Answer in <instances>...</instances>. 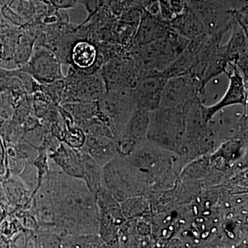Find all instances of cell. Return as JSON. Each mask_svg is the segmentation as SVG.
<instances>
[{"mask_svg": "<svg viewBox=\"0 0 248 248\" xmlns=\"http://www.w3.org/2000/svg\"><path fill=\"white\" fill-rule=\"evenodd\" d=\"M171 29L168 21L165 20L161 15L151 14L143 9L132 46L146 45L166 38Z\"/></svg>", "mask_w": 248, "mask_h": 248, "instance_id": "cell-9", "label": "cell"}, {"mask_svg": "<svg viewBox=\"0 0 248 248\" xmlns=\"http://www.w3.org/2000/svg\"><path fill=\"white\" fill-rule=\"evenodd\" d=\"M55 221L71 234L99 233L97 196L84 179L54 173L50 178Z\"/></svg>", "mask_w": 248, "mask_h": 248, "instance_id": "cell-1", "label": "cell"}, {"mask_svg": "<svg viewBox=\"0 0 248 248\" xmlns=\"http://www.w3.org/2000/svg\"><path fill=\"white\" fill-rule=\"evenodd\" d=\"M197 53L188 46L162 71L154 73L166 79L184 76L190 73L197 60ZM153 75V74H152Z\"/></svg>", "mask_w": 248, "mask_h": 248, "instance_id": "cell-13", "label": "cell"}, {"mask_svg": "<svg viewBox=\"0 0 248 248\" xmlns=\"http://www.w3.org/2000/svg\"><path fill=\"white\" fill-rule=\"evenodd\" d=\"M223 46L229 62L236 63L239 58L248 56V34L235 22L230 40Z\"/></svg>", "mask_w": 248, "mask_h": 248, "instance_id": "cell-12", "label": "cell"}, {"mask_svg": "<svg viewBox=\"0 0 248 248\" xmlns=\"http://www.w3.org/2000/svg\"><path fill=\"white\" fill-rule=\"evenodd\" d=\"M223 73L230 79L229 86L224 95L213 105L203 106L204 117L208 122L217 112L226 108L241 105L245 110H248V79L232 62H228Z\"/></svg>", "mask_w": 248, "mask_h": 248, "instance_id": "cell-4", "label": "cell"}, {"mask_svg": "<svg viewBox=\"0 0 248 248\" xmlns=\"http://www.w3.org/2000/svg\"><path fill=\"white\" fill-rule=\"evenodd\" d=\"M205 27V32H227L235 23L227 0H186Z\"/></svg>", "mask_w": 248, "mask_h": 248, "instance_id": "cell-3", "label": "cell"}, {"mask_svg": "<svg viewBox=\"0 0 248 248\" xmlns=\"http://www.w3.org/2000/svg\"><path fill=\"white\" fill-rule=\"evenodd\" d=\"M4 172V151H3L2 144L0 140V174H2Z\"/></svg>", "mask_w": 248, "mask_h": 248, "instance_id": "cell-18", "label": "cell"}, {"mask_svg": "<svg viewBox=\"0 0 248 248\" xmlns=\"http://www.w3.org/2000/svg\"><path fill=\"white\" fill-rule=\"evenodd\" d=\"M151 112L137 108L125 124L117 140L119 155L126 156L147 140Z\"/></svg>", "mask_w": 248, "mask_h": 248, "instance_id": "cell-7", "label": "cell"}, {"mask_svg": "<svg viewBox=\"0 0 248 248\" xmlns=\"http://www.w3.org/2000/svg\"><path fill=\"white\" fill-rule=\"evenodd\" d=\"M168 22L171 29L190 40L205 32L203 22L188 4L182 13Z\"/></svg>", "mask_w": 248, "mask_h": 248, "instance_id": "cell-11", "label": "cell"}, {"mask_svg": "<svg viewBox=\"0 0 248 248\" xmlns=\"http://www.w3.org/2000/svg\"><path fill=\"white\" fill-rule=\"evenodd\" d=\"M84 145V151L102 167L119 155L117 141L108 137L90 135Z\"/></svg>", "mask_w": 248, "mask_h": 248, "instance_id": "cell-10", "label": "cell"}, {"mask_svg": "<svg viewBox=\"0 0 248 248\" xmlns=\"http://www.w3.org/2000/svg\"><path fill=\"white\" fill-rule=\"evenodd\" d=\"M167 79L158 75H151L140 81L133 90L132 95L138 109L151 112L161 104L163 90Z\"/></svg>", "mask_w": 248, "mask_h": 248, "instance_id": "cell-8", "label": "cell"}, {"mask_svg": "<svg viewBox=\"0 0 248 248\" xmlns=\"http://www.w3.org/2000/svg\"><path fill=\"white\" fill-rule=\"evenodd\" d=\"M190 42V40L171 29L166 38L146 45L132 46L130 54L148 76L159 73L174 61Z\"/></svg>", "mask_w": 248, "mask_h": 248, "instance_id": "cell-2", "label": "cell"}, {"mask_svg": "<svg viewBox=\"0 0 248 248\" xmlns=\"http://www.w3.org/2000/svg\"><path fill=\"white\" fill-rule=\"evenodd\" d=\"M232 15L235 22L239 24L246 31V33L248 34V6H245L241 9L233 10Z\"/></svg>", "mask_w": 248, "mask_h": 248, "instance_id": "cell-17", "label": "cell"}, {"mask_svg": "<svg viewBox=\"0 0 248 248\" xmlns=\"http://www.w3.org/2000/svg\"><path fill=\"white\" fill-rule=\"evenodd\" d=\"M200 81L190 73L169 78L163 90L160 107L172 108L183 105L195 98L202 99Z\"/></svg>", "mask_w": 248, "mask_h": 248, "instance_id": "cell-6", "label": "cell"}, {"mask_svg": "<svg viewBox=\"0 0 248 248\" xmlns=\"http://www.w3.org/2000/svg\"><path fill=\"white\" fill-rule=\"evenodd\" d=\"M53 159L66 175L83 179L82 167L78 152L73 151L70 146L62 145L54 155Z\"/></svg>", "mask_w": 248, "mask_h": 248, "instance_id": "cell-14", "label": "cell"}, {"mask_svg": "<svg viewBox=\"0 0 248 248\" xmlns=\"http://www.w3.org/2000/svg\"><path fill=\"white\" fill-rule=\"evenodd\" d=\"M63 247L105 248L107 245L97 234L73 235L62 241Z\"/></svg>", "mask_w": 248, "mask_h": 248, "instance_id": "cell-16", "label": "cell"}, {"mask_svg": "<svg viewBox=\"0 0 248 248\" xmlns=\"http://www.w3.org/2000/svg\"><path fill=\"white\" fill-rule=\"evenodd\" d=\"M102 110L108 122L109 128L117 141L130 116L136 110L131 91H117L102 97Z\"/></svg>", "mask_w": 248, "mask_h": 248, "instance_id": "cell-5", "label": "cell"}, {"mask_svg": "<svg viewBox=\"0 0 248 248\" xmlns=\"http://www.w3.org/2000/svg\"><path fill=\"white\" fill-rule=\"evenodd\" d=\"M72 57L73 62L79 68H90L94 64L97 59V49L89 42H79L75 46Z\"/></svg>", "mask_w": 248, "mask_h": 248, "instance_id": "cell-15", "label": "cell"}]
</instances>
